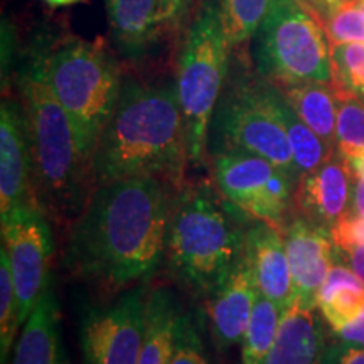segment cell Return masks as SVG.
I'll return each mask as SVG.
<instances>
[{"mask_svg":"<svg viewBox=\"0 0 364 364\" xmlns=\"http://www.w3.org/2000/svg\"><path fill=\"white\" fill-rule=\"evenodd\" d=\"M176 191L154 177L95 186L71 225L65 267L108 292L145 284L166 257Z\"/></svg>","mask_w":364,"mask_h":364,"instance_id":"obj_1","label":"cell"},{"mask_svg":"<svg viewBox=\"0 0 364 364\" xmlns=\"http://www.w3.org/2000/svg\"><path fill=\"white\" fill-rule=\"evenodd\" d=\"M188 164V134L176 83L124 78L91 159L93 184L154 177L179 191Z\"/></svg>","mask_w":364,"mask_h":364,"instance_id":"obj_2","label":"cell"},{"mask_svg":"<svg viewBox=\"0 0 364 364\" xmlns=\"http://www.w3.org/2000/svg\"><path fill=\"white\" fill-rule=\"evenodd\" d=\"M29 136L33 203L49 220L75 221L93 191V172L63 105L46 81L38 58L17 78Z\"/></svg>","mask_w":364,"mask_h":364,"instance_id":"obj_3","label":"cell"},{"mask_svg":"<svg viewBox=\"0 0 364 364\" xmlns=\"http://www.w3.org/2000/svg\"><path fill=\"white\" fill-rule=\"evenodd\" d=\"M252 221L215 182L176 191L166 257L177 284L194 297L206 299L215 292L245 257Z\"/></svg>","mask_w":364,"mask_h":364,"instance_id":"obj_4","label":"cell"},{"mask_svg":"<svg viewBox=\"0 0 364 364\" xmlns=\"http://www.w3.org/2000/svg\"><path fill=\"white\" fill-rule=\"evenodd\" d=\"M36 58L54 97L75 125L81 152L91 164L124 85L117 58L103 41L80 38L61 41Z\"/></svg>","mask_w":364,"mask_h":364,"instance_id":"obj_5","label":"cell"},{"mask_svg":"<svg viewBox=\"0 0 364 364\" xmlns=\"http://www.w3.org/2000/svg\"><path fill=\"white\" fill-rule=\"evenodd\" d=\"M277 88L255 70L230 66L225 90L208 129V159L250 154L267 159L299 182L289 136L275 105Z\"/></svg>","mask_w":364,"mask_h":364,"instance_id":"obj_6","label":"cell"},{"mask_svg":"<svg viewBox=\"0 0 364 364\" xmlns=\"http://www.w3.org/2000/svg\"><path fill=\"white\" fill-rule=\"evenodd\" d=\"M231 49L221 0H204L189 27L176 80L194 167L208 162V129L230 75Z\"/></svg>","mask_w":364,"mask_h":364,"instance_id":"obj_7","label":"cell"},{"mask_svg":"<svg viewBox=\"0 0 364 364\" xmlns=\"http://www.w3.org/2000/svg\"><path fill=\"white\" fill-rule=\"evenodd\" d=\"M252 59L270 81L332 83L329 38L321 14L306 0H273L252 38Z\"/></svg>","mask_w":364,"mask_h":364,"instance_id":"obj_8","label":"cell"},{"mask_svg":"<svg viewBox=\"0 0 364 364\" xmlns=\"http://www.w3.org/2000/svg\"><path fill=\"white\" fill-rule=\"evenodd\" d=\"M213 182L250 218L282 228L289 220L297 181L275 164L250 154L211 156Z\"/></svg>","mask_w":364,"mask_h":364,"instance_id":"obj_9","label":"cell"},{"mask_svg":"<svg viewBox=\"0 0 364 364\" xmlns=\"http://www.w3.org/2000/svg\"><path fill=\"white\" fill-rule=\"evenodd\" d=\"M147 295L145 284H136L112 302L86 309L80 322L83 364H139Z\"/></svg>","mask_w":364,"mask_h":364,"instance_id":"obj_10","label":"cell"},{"mask_svg":"<svg viewBox=\"0 0 364 364\" xmlns=\"http://www.w3.org/2000/svg\"><path fill=\"white\" fill-rule=\"evenodd\" d=\"M2 245L11 260L22 327L51 282L54 240L49 218L34 203L19 204L2 216Z\"/></svg>","mask_w":364,"mask_h":364,"instance_id":"obj_11","label":"cell"},{"mask_svg":"<svg viewBox=\"0 0 364 364\" xmlns=\"http://www.w3.org/2000/svg\"><path fill=\"white\" fill-rule=\"evenodd\" d=\"M287 258L294 282V304L316 311L324 280L334 265V241L331 231L297 215L282 226Z\"/></svg>","mask_w":364,"mask_h":364,"instance_id":"obj_12","label":"cell"},{"mask_svg":"<svg viewBox=\"0 0 364 364\" xmlns=\"http://www.w3.org/2000/svg\"><path fill=\"white\" fill-rule=\"evenodd\" d=\"M353 177L348 164L336 150L317 169L300 176L292 199L295 215L331 231L349 213Z\"/></svg>","mask_w":364,"mask_h":364,"instance_id":"obj_13","label":"cell"},{"mask_svg":"<svg viewBox=\"0 0 364 364\" xmlns=\"http://www.w3.org/2000/svg\"><path fill=\"white\" fill-rule=\"evenodd\" d=\"M33 203V166L21 100L4 98L0 107V215Z\"/></svg>","mask_w":364,"mask_h":364,"instance_id":"obj_14","label":"cell"},{"mask_svg":"<svg viewBox=\"0 0 364 364\" xmlns=\"http://www.w3.org/2000/svg\"><path fill=\"white\" fill-rule=\"evenodd\" d=\"M258 295L257 280L245 255L230 277L206 297L209 334L218 351L241 344Z\"/></svg>","mask_w":364,"mask_h":364,"instance_id":"obj_15","label":"cell"},{"mask_svg":"<svg viewBox=\"0 0 364 364\" xmlns=\"http://www.w3.org/2000/svg\"><path fill=\"white\" fill-rule=\"evenodd\" d=\"M245 255L253 270L258 292L272 300L282 314L289 311L294 306V282L282 228L253 220L247 233Z\"/></svg>","mask_w":364,"mask_h":364,"instance_id":"obj_16","label":"cell"},{"mask_svg":"<svg viewBox=\"0 0 364 364\" xmlns=\"http://www.w3.org/2000/svg\"><path fill=\"white\" fill-rule=\"evenodd\" d=\"M11 364H66L61 316L53 279L22 326Z\"/></svg>","mask_w":364,"mask_h":364,"instance_id":"obj_17","label":"cell"},{"mask_svg":"<svg viewBox=\"0 0 364 364\" xmlns=\"http://www.w3.org/2000/svg\"><path fill=\"white\" fill-rule=\"evenodd\" d=\"M326 343L316 311L294 304L282 316L275 343L263 364H318Z\"/></svg>","mask_w":364,"mask_h":364,"instance_id":"obj_18","label":"cell"},{"mask_svg":"<svg viewBox=\"0 0 364 364\" xmlns=\"http://www.w3.org/2000/svg\"><path fill=\"white\" fill-rule=\"evenodd\" d=\"M117 48L130 59L142 58L164 24L161 0H105Z\"/></svg>","mask_w":364,"mask_h":364,"instance_id":"obj_19","label":"cell"},{"mask_svg":"<svg viewBox=\"0 0 364 364\" xmlns=\"http://www.w3.org/2000/svg\"><path fill=\"white\" fill-rule=\"evenodd\" d=\"M316 134L332 150H336V125H338V97L332 83L322 81H272Z\"/></svg>","mask_w":364,"mask_h":364,"instance_id":"obj_20","label":"cell"},{"mask_svg":"<svg viewBox=\"0 0 364 364\" xmlns=\"http://www.w3.org/2000/svg\"><path fill=\"white\" fill-rule=\"evenodd\" d=\"M317 307L331 331H341L364 312V282L346 263H334L318 292Z\"/></svg>","mask_w":364,"mask_h":364,"instance_id":"obj_21","label":"cell"},{"mask_svg":"<svg viewBox=\"0 0 364 364\" xmlns=\"http://www.w3.org/2000/svg\"><path fill=\"white\" fill-rule=\"evenodd\" d=\"M181 309L166 287L154 289L147 295L145 334L139 364H171L174 349L176 322Z\"/></svg>","mask_w":364,"mask_h":364,"instance_id":"obj_22","label":"cell"},{"mask_svg":"<svg viewBox=\"0 0 364 364\" xmlns=\"http://www.w3.org/2000/svg\"><path fill=\"white\" fill-rule=\"evenodd\" d=\"M277 88V86H275ZM277 112H279L282 125L289 136L290 149H292V156L295 162V169H297L299 179L300 176L307 174L314 169H317L322 162H326L336 150H332L324 140L309 127L306 122L300 118L289 102L284 98L277 88L275 97Z\"/></svg>","mask_w":364,"mask_h":364,"instance_id":"obj_23","label":"cell"},{"mask_svg":"<svg viewBox=\"0 0 364 364\" xmlns=\"http://www.w3.org/2000/svg\"><path fill=\"white\" fill-rule=\"evenodd\" d=\"M282 311L260 294L241 341V364H263L275 343Z\"/></svg>","mask_w":364,"mask_h":364,"instance_id":"obj_24","label":"cell"},{"mask_svg":"<svg viewBox=\"0 0 364 364\" xmlns=\"http://www.w3.org/2000/svg\"><path fill=\"white\" fill-rule=\"evenodd\" d=\"M272 2L273 0H221L231 48L252 41L262 21L265 19Z\"/></svg>","mask_w":364,"mask_h":364,"instance_id":"obj_25","label":"cell"},{"mask_svg":"<svg viewBox=\"0 0 364 364\" xmlns=\"http://www.w3.org/2000/svg\"><path fill=\"white\" fill-rule=\"evenodd\" d=\"M338 97V125H336V150L339 154L364 150V100L336 88Z\"/></svg>","mask_w":364,"mask_h":364,"instance_id":"obj_26","label":"cell"},{"mask_svg":"<svg viewBox=\"0 0 364 364\" xmlns=\"http://www.w3.org/2000/svg\"><path fill=\"white\" fill-rule=\"evenodd\" d=\"M16 287H14L11 260L6 247L0 250V361L6 364L11 356L16 334L19 331Z\"/></svg>","mask_w":364,"mask_h":364,"instance_id":"obj_27","label":"cell"},{"mask_svg":"<svg viewBox=\"0 0 364 364\" xmlns=\"http://www.w3.org/2000/svg\"><path fill=\"white\" fill-rule=\"evenodd\" d=\"M332 86L364 100V44H331Z\"/></svg>","mask_w":364,"mask_h":364,"instance_id":"obj_28","label":"cell"},{"mask_svg":"<svg viewBox=\"0 0 364 364\" xmlns=\"http://www.w3.org/2000/svg\"><path fill=\"white\" fill-rule=\"evenodd\" d=\"M321 17L331 44H364V7L359 0H341Z\"/></svg>","mask_w":364,"mask_h":364,"instance_id":"obj_29","label":"cell"},{"mask_svg":"<svg viewBox=\"0 0 364 364\" xmlns=\"http://www.w3.org/2000/svg\"><path fill=\"white\" fill-rule=\"evenodd\" d=\"M171 364H208L198 326L191 314L177 316Z\"/></svg>","mask_w":364,"mask_h":364,"instance_id":"obj_30","label":"cell"},{"mask_svg":"<svg viewBox=\"0 0 364 364\" xmlns=\"http://www.w3.org/2000/svg\"><path fill=\"white\" fill-rule=\"evenodd\" d=\"M336 247H364V218L346 215L331 230Z\"/></svg>","mask_w":364,"mask_h":364,"instance_id":"obj_31","label":"cell"},{"mask_svg":"<svg viewBox=\"0 0 364 364\" xmlns=\"http://www.w3.org/2000/svg\"><path fill=\"white\" fill-rule=\"evenodd\" d=\"M318 364H364V348L334 338L326 343Z\"/></svg>","mask_w":364,"mask_h":364,"instance_id":"obj_32","label":"cell"},{"mask_svg":"<svg viewBox=\"0 0 364 364\" xmlns=\"http://www.w3.org/2000/svg\"><path fill=\"white\" fill-rule=\"evenodd\" d=\"M336 258L346 263L364 282V247H336Z\"/></svg>","mask_w":364,"mask_h":364,"instance_id":"obj_33","label":"cell"},{"mask_svg":"<svg viewBox=\"0 0 364 364\" xmlns=\"http://www.w3.org/2000/svg\"><path fill=\"white\" fill-rule=\"evenodd\" d=\"M336 339L343 341V343L361 346L364 348V312L359 316L356 321L351 322L349 326L343 327V329L334 332Z\"/></svg>","mask_w":364,"mask_h":364,"instance_id":"obj_34","label":"cell"},{"mask_svg":"<svg viewBox=\"0 0 364 364\" xmlns=\"http://www.w3.org/2000/svg\"><path fill=\"white\" fill-rule=\"evenodd\" d=\"M351 206H349V215L364 218V176L354 177Z\"/></svg>","mask_w":364,"mask_h":364,"instance_id":"obj_35","label":"cell"},{"mask_svg":"<svg viewBox=\"0 0 364 364\" xmlns=\"http://www.w3.org/2000/svg\"><path fill=\"white\" fill-rule=\"evenodd\" d=\"M341 157L344 159V162L348 164L349 171L354 177L364 176V150L359 152H349V154H341Z\"/></svg>","mask_w":364,"mask_h":364,"instance_id":"obj_36","label":"cell"},{"mask_svg":"<svg viewBox=\"0 0 364 364\" xmlns=\"http://www.w3.org/2000/svg\"><path fill=\"white\" fill-rule=\"evenodd\" d=\"M184 4L186 0H161V14H162L164 24L174 19L177 14L181 12V9Z\"/></svg>","mask_w":364,"mask_h":364,"instance_id":"obj_37","label":"cell"},{"mask_svg":"<svg viewBox=\"0 0 364 364\" xmlns=\"http://www.w3.org/2000/svg\"><path fill=\"white\" fill-rule=\"evenodd\" d=\"M306 2L311 7L316 9V11L322 16V14H326L332 6H336V4L341 2V0H306Z\"/></svg>","mask_w":364,"mask_h":364,"instance_id":"obj_38","label":"cell"},{"mask_svg":"<svg viewBox=\"0 0 364 364\" xmlns=\"http://www.w3.org/2000/svg\"><path fill=\"white\" fill-rule=\"evenodd\" d=\"M44 2L53 7H65V6H73V4L86 2V0H44Z\"/></svg>","mask_w":364,"mask_h":364,"instance_id":"obj_39","label":"cell"},{"mask_svg":"<svg viewBox=\"0 0 364 364\" xmlns=\"http://www.w3.org/2000/svg\"><path fill=\"white\" fill-rule=\"evenodd\" d=\"M359 2H361V4H363V7H364V0H359Z\"/></svg>","mask_w":364,"mask_h":364,"instance_id":"obj_40","label":"cell"}]
</instances>
